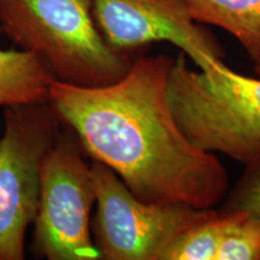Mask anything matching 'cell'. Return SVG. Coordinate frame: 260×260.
Instances as JSON below:
<instances>
[{
	"instance_id": "cell-1",
	"label": "cell",
	"mask_w": 260,
	"mask_h": 260,
	"mask_svg": "<svg viewBox=\"0 0 260 260\" xmlns=\"http://www.w3.org/2000/svg\"><path fill=\"white\" fill-rule=\"evenodd\" d=\"M174 58L140 56L109 86L54 80L50 103L84 153L109 167L140 200L213 209L229 190L224 165L191 144L175 122L167 86Z\"/></svg>"
},
{
	"instance_id": "cell-2",
	"label": "cell",
	"mask_w": 260,
	"mask_h": 260,
	"mask_svg": "<svg viewBox=\"0 0 260 260\" xmlns=\"http://www.w3.org/2000/svg\"><path fill=\"white\" fill-rule=\"evenodd\" d=\"M0 34L37 56L54 80L73 86L118 82L134 61L104 38L92 0H0Z\"/></svg>"
},
{
	"instance_id": "cell-3",
	"label": "cell",
	"mask_w": 260,
	"mask_h": 260,
	"mask_svg": "<svg viewBox=\"0 0 260 260\" xmlns=\"http://www.w3.org/2000/svg\"><path fill=\"white\" fill-rule=\"evenodd\" d=\"M167 94L175 122L195 147L246 167L260 161V77L243 76L224 61L207 71L191 70L181 51Z\"/></svg>"
},
{
	"instance_id": "cell-4",
	"label": "cell",
	"mask_w": 260,
	"mask_h": 260,
	"mask_svg": "<svg viewBox=\"0 0 260 260\" xmlns=\"http://www.w3.org/2000/svg\"><path fill=\"white\" fill-rule=\"evenodd\" d=\"M84 155L74 130L64 124L41 164L31 242L39 259L99 260L90 230L95 189Z\"/></svg>"
},
{
	"instance_id": "cell-5",
	"label": "cell",
	"mask_w": 260,
	"mask_h": 260,
	"mask_svg": "<svg viewBox=\"0 0 260 260\" xmlns=\"http://www.w3.org/2000/svg\"><path fill=\"white\" fill-rule=\"evenodd\" d=\"M96 213L90 222L99 260H162L176 239L216 212L187 204H148L103 162H90Z\"/></svg>"
},
{
	"instance_id": "cell-6",
	"label": "cell",
	"mask_w": 260,
	"mask_h": 260,
	"mask_svg": "<svg viewBox=\"0 0 260 260\" xmlns=\"http://www.w3.org/2000/svg\"><path fill=\"white\" fill-rule=\"evenodd\" d=\"M64 123L52 104L5 107L0 138V260H23L25 234L34 223L45 155Z\"/></svg>"
},
{
	"instance_id": "cell-7",
	"label": "cell",
	"mask_w": 260,
	"mask_h": 260,
	"mask_svg": "<svg viewBox=\"0 0 260 260\" xmlns=\"http://www.w3.org/2000/svg\"><path fill=\"white\" fill-rule=\"evenodd\" d=\"M93 15L106 41L132 54L155 42H170L207 71L225 51L191 18L186 0H92Z\"/></svg>"
},
{
	"instance_id": "cell-8",
	"label": "cell",
	"mask_w": 260,
	"mask_h": 260,
	"mask_svg": "<svg viewBox=\"0 0 260 260\" xmlns=\"http://www.w3.org/2000/svg\"><path fill=\"white\" fill-rule=\"evenodd\" d=\"M197 23L232 34L253 63L260 59V0H186Z\"/></svg>"
},
{
	"instance_id": "cell-9",
	"label": "cell",
	"mask_w": 260,
	"mask_h": 260,
	"mask_svg": "<svg viewBox=\"0 0 260 260\" xmlns=\"http://www.w3.org/2000/svg\"><path fill=\"white\" fill-rule=\"evenodd\" d=\"M53 81L46 65L30 52L0 48V106L48 103Z\"/></svg>"
},
{
	"instance_id": "cell-10",
	"label": "cell",
	"mask_w": 260,
	"mask_h": 260,
	"mask_svg": "<svg viewBox=\"0 0 260 260\" xmlns=\"http://www.w3.org/2000/svg\"><path fill=\"white\" fill-rule=\"evenodd\" d=\"M241 218V213L214 212L189 228L165 252L162 260H217L218 249L229 230Z\"/></svg>"
},
{
	"instance_id": "cell-11",
	"label": "cell",
	"mask_w": 260,
	"mask_h": 260,
	"mask_svg": "<svg viewBox=\"0 0 260 260\" xmlns=\"http://www.w3.org/2000/svg\"><path fill=\"white\" fill-rule=\"evenodd\" d=\"M217 260H260V220L241 213L224 237Z\"/></svg>"
},
{
	"instance_id": "cell-12",
	"label": "cell",
	"mask_w": 260,
	"mask_h": 260,
	"mask_svg": "<svg viewBox=\"0 0 260 260\" xmlns=\"http://www.w3.org/2000/svg\"><path fill=\"white\" fill-rule=\"evenodd\" d=\"M218 211L240 212L260 220V161L246 167L242 176L228 190Z\"/></svg>"
},
{
	"instance_id": "cell-13",
	"label": "cell",
	"mask_w": 260,
	"mask_h": 260,
	"mask_svg": "<svg viewBox=\"0 0 260 260\" xmlns=\"http://www.w3.org/2000/svg\"><path fill=\"white\" fill-rule=\"evenodd\" d=\"M253 71H254L256 76L260 77V59H258L254 63V68H253Z\"/></svg>"
}]
</instances>
